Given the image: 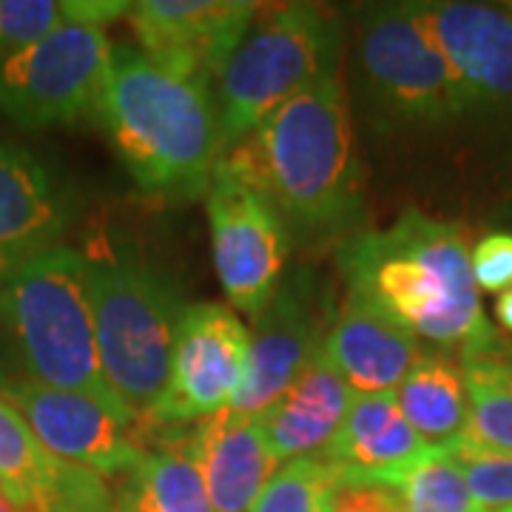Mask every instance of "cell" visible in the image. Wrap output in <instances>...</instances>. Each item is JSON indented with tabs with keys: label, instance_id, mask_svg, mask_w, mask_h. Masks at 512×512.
<instances>
[{
	"label": "cell",
	"instance_id": "obj_21",
	"mask_svg": "<svg viewBox=\"0 0 512 512\" xmlns=\"http://www.w3.org/2000/svg\"><path fill=\"white\" fill-rule=\"evenodd\" d=\"M467 387V430L461 441L487 453H512V342L484 333L461 345Z\"/></svg>",
	"mask_w": 512,
	"mask_h": 512
},
{
	"label": "cell",
	"instance_id": "obj_34",
	"mask_svg": "<svg viewBox=\"0 0 512 512\" xmlns=\"http://www.w3.org/2000/svg\"><path fill=\"white\" fill-rule=\"evenodd\" d=\"M501 512H512V507H507V510H501Z\"/></svg>",
	"mask_w": 512,
	"mask_h": 512
},
{
	"label": "cell",
	"instance_id": "obj_25",
	"mask_svg": "<svg viewBox=\"0 0 512 512\" xmlns=\"http://www.w3.org/2000/svg\"><path fill=\"white\" fill-rule=\"evenodd\" d=\"M402 512H481L464 470L447 447H433L390 484Z\"/></svg>",
	"mask_w": 512,
	"mask_h": 512
},
{
	"label": "cell",
	"instance_id": "obj_1",
	"mask_svg": "<svg viewBox=\"0 0 512 512\" xmlns=\"http://www.w3.org/2000/svg\"><path fill=\"white\" fill-rule=\"evenodd\" d=\"M94 120L146 197L171 205L208 197L222 160L220 109L208 83L114 46Z\"/></svg>",
	"mask_w": 512,
	"mask_h": 512
},
{
	"label": "cell",
	"instance_id": "obj_3",
	"mask_svg": "<svg viewBox=\"0 0 512 512\" xmlns=\"http://www.w3.org/2000/svg\"><path fill=\"white\" fill-rule=\"evenodd\" d=\"M348 293L393 316L413 336L436 345H467L490 333L481 308L467 234L407 208L382 231H362L336 251Z\"/></svg>",
	"mask_w": 512,
	"mask_h": 512
},
{
	"label": "cell",
	"instance_id": "obj_12",
	"mask_svg": "<svg viewBox=\"0 0 512 512\" xmlns=\"http://www.w3.org/2000/svg\"><path fill=\"white\" fill-rule=\"evenodd\" d=\"M245 0H143L128 20L143 55L163 69L200 83H214L256 18Z\"/></svg>",
	"mask_w": 512,
	"mask_h": 512
},
{
	"label": "cell",
	"instance_id": "obj_2",
	"mask_svg": "<svg viewBox=\"0 0 512 512\" xmlns=\"http://www.w3.org/2000/svg\"><path fill=\"white\" fill-rule=\"evenodd\" d=\"M222 160L259 185L299 234H342L362 222L353 111L336 74L279 106Z\"/></svg>",
	"mask_w": 512,
	"mask_h": 512
},
{
	"label": "cell",
	"instance_id": "obj_20",
	"mask_svg": "<svg viewBox=\"0 0 512 512\" xmlns=\"http://www.w3.org/2000/svg\"><path fill=\"white\" fill-rule=\"evenodd\" d=\"M353 399V387L339 376L325 353H319L308 370L259 416L279 464L319 456L348 419Z\"/></svg>",
	"mask_w": 512,
	"mask_h": 512
},
{
	"label": "cell",
	"instance_id": "obj_4",
	"mask_svg": "<svg viewBox=\"0 0 512 512\" xmlns=\"http://www.w3.org/2000/svg\"><path fill=\"white\" fill-rule=\"evenodd\" d=\"M0 322L29 382L80 393L126 424H137L103 373L80 251L55 245L23 262L0 291Z\"/></svg>",
	"mask_w": 512,
	"mask_h": 512
},
{
	"label": "cell",
	"instance_id": "obj_6",
	"mask_svg": "<svg viewBox=\"0 0 512 512\" xmlns=\"http://www.w3.org/2000/svg\"><path fill=\"white\" fill-rule=\"evenodd\" d=\"M339 23L308 3L256 15L248 35L217 74L222 154L248 140L291 97L336 74Z\"/></svg>",
	"mask_w": 512,
	"mask_h": 512
},
{
	"label": "cell",
	"instance_id": "obj_19",
	"mask_svg": "<svg viewBox=\"0 0 512 512\" xmlns=\"http://www.w3.org/2000/svg\"><path fill=\"white\" fill-rule=\"evenodd\" d=\"M74 220V197L29 148L0 140V245L40 254Z\"/></svg>",
	"mask_w": 512,
	"mask_h": 512
},
{
	"label": "cell",
	"instance_id": "obj_22",
	"mask_svg": "<svg viewBox=\"0 0 512 512\" xmlns=\"http://www.w3.org/2000/svg\"><path fill=\"white\" fill-rule=\"evenodd\" d=\"M404 419L430 447H450L467 430V387L456 359L421 353L396 387Z\"/></svg>",
	"mask_w": 512,
	"mask_h": 512
},
{
	"label": "cell",
	"instance_id": "obj_23",
	"mask_svg": "<svg viewBox=\"0 0 512 512\" xmlns=\"http://www.w3.org/2000/svg\"><path fill=\"white\" fill-rule=\"evenodd\" d=\"M111 512H214V504L194 458L168 433L160 450H148L128 473Z\"/></svg>",
	"mask_w": 512,
	"mask_h": 512
},
{
	"label": "cell",
	"instance_id": "obj_35",
	"mask_svg": "<svg viewBox=\"0 0 512 512\" xmlns=\"http://www.w3.org/2000/svg\"><path fill=\"white\" fill-rule=\"evenodd\" d=\"M507 9H510V12H512V3H507Z\"/></svg>",
	"mask_w": 512,
	"mask_h": 512
},
{
	"label": "cell",
	"instance_id": "obj_31",
	"mask_svg": "<svg viewBox=\"0 0 512 512\" xmlns=\"http://www.w3.org/2000/svg\"><path fill=\"white\" fill-rule=\"evenodd\" d=\"M32 251H20V248H6V245H0V291H3V285L12 279V276L18 274V268L23 262H29L32 259Z\"/></svg>",
	"mask_w": 512,
	"mask_h": 512
},
{
	"label": "cell",
	"instance_id": "obj_16",
	"mask_svg": "<svg viewBox=\"0 0 512 512\" xmlns=\"http://www.w3.org/2000/svg\"><path fill=\"white\" fill-rule=\"evenodd\" d=\"M174 439L194 458L214 512H251L279 458L259 419L222 410L211 419L174 427Z\"/></svg>",
	"mask_w": 512,
	"mask_h": 512
},
{
	"label": "cell",
	"instance_id": "obj_15",
	"mask_svg": "<svg viewBox=\"0 0 512 512\" xmlns=\"http://www.w3.org/2000/svg\"><path fill=\"white\" fill-rule=\"evenodd\" d=\"M0 493L23 512H111L103 476L49 453L0 393Z\"/></svg>",
	"mask_w": 512,
	"mask_h": 512
},
{
	"label": "cell",
	"instance_id": "obj_11",
	"mask_svg": "<svg viewBox=\"0 0 512 512\" xmlns=\"http://www.w3.org/2000/svg\"><path fill=\"white\" fill-rule=\"evenodd\" d=\"M330 322L325 293L311 271L299 268L285 276L248 330L245 379L225 410L259 419L322 353Z\"/></svg>",
	"mask_w": 512,
	"mask_h": 512
},
{
	"label": "cell",
	"instance_id": "obj_5",
	"mask_svg": "<svg viewBox=\"0 0 512 512\" xmlns=\"http://www.w3.org/2000/svg\"><path fill=\"white\" fill-rule=\"evenodd\" d=\"M83 256L106 382L143 419L168 387L174 336L185 308L177 288L126 245L100 242Z\"/></svg>",
	"mask_w": 512,
	"mask_h": 512
},
{
	"label": "cell",
	"instance_id": "obj_13",
	"mask_svg": "<svg viewBox=\"0 0 512 512\" xmlns=\"http://www.w3.org/2000/svg\"><path fill=\"white\" fill-rule=\"evenodd\" d=\"M424 20L453 66L464 111L512 123V12L490 3H421Z\"/></svg>",
	"mask_w": 512,
	"mask_h": 512
},
{
	"label": "cell",
	"instance_id": "obj_18",
	"mask_svg": "<svg viewBox=\"0 0 512 512\" xmlns=\"http://www.w3.org/2000/svg\"><path fill=\"white\" fill-rule=\"evenodd\" d=\"M322 353L353 393H396L421 356L419 336L353 293L333 316Z\"/></svg>",
	"mask_w": 512,
	"mask_h": 512
},
{
	"label": "cell",
	"instance_id": "obj_9",
	"mask_svg": "<svg viewBox=\"0 0 512 512\" xmlns=\"http://www.w3.org/2000/svg\"><path fill=\"white\" fill-rule=\"evenodd\" d=\"M214 268L237 311L259 316L274 299L291 254V228L271 197L220 160L205 197Z\"/></svg>",
	"mask_w": 512,
	"mask_h": 512
},
{
	"label": "cell",
	"instance_id": "obj_26",
	"mask_svg": "<svg viewBox=\"0 0 512 512\" xmlns=\"http://www.w3.org/2000/svg\"><path fill=\"white\" fill-rule=\"evenodd\" d=\"M336 484L319 456L293 458L265 484L251 512H333Z\"/></svg>",
	"mask_w": 512,
	"mask_h": 512
},
{
	"label": "cell",
	"instance_id": "obj_29",
	"mask_svg": "<svg viewBox=\"0 0 512 512\" xmlns=\"http://www.w3.org/2000/svg\"><path fill=\"white\" fill-rule=\"evenodd\" d=\"M333 512H402V501L390 484L342 481L336 484Z\"/></svg>",
	"mask_w": 512,
	"mask_h": 512
},
{
	"label": "cell",
	"instance_id": "obj_24",
	"mask_svg": "<svg viewBox=\"0 0 512 512\" xmlns=\"http://www.w3.org/2000/svg\"><path fill=\"white\" fill-rule=\"evenodd\" d=\"M123 0H0V63L63 26H97L128 15Z\"/></svg>",
	"mask_w": 512,
	"mask_h": 512
},
{
	"label": "cell",
	"instance_id": "obj_33",
	"mask_svg": "<svg viewBox=\"0 0 512 512\" xmlns=\"http://www.w3.org/2000/svg\"><path fill=\"white\" fill-rule=\"evenodd\" d=\"M0 512H23V510H20L15 501H9L6 495L0 493Z\"/></svg>",
	"mask_w": 512,
	"mask_h": 512
},
{
	"label": "cell",
	"instance_id": "obj_27",
	"mask_svg": "<svg viewBox=\"0 0 512 512\" xmlns=\"http://www.w3.org/2000/svg\"><path fill=\"white\" fill-rule=\"evenodd\" d=\"M464 470L467 487L481 512L512 507V453H487L458 439L447 447Z\"/></svg>",
	"mask_w": 512,
	"mask_h": 512
},
{
	"label": "cell",
	"instance_id": "obj_8",
	"mask_svg": "<svg viewBox=\"0 0 512 512\" xmlns=\"http://www.w3.org/2000/svg\"><path fill=\"white\" fill-rule=\"evenodd\" d=\"M114 46L97 26H63L0 63V114L23 131L94 117Z\"/></svg>",
	"mask_w": 512,
	"mask_h": 512
},
{
	"label": "cell",
	"instance_id": "obj_32",
	"mask_svg": "<svg viewBox=\"0 0 512 512\" xmlns=\"http://www.w3.org/2000/svg\"><path fill=\"white\" fill-rule=\"evenodd\" d=\"M495 319H498V325L507 330V333H512V288L498 296V302H495Z\"/></svg>",
	"mask_w": 512,
	"mask_h": 512
},
{
	"label": "cell",
	"instance_id": "obj_14",
	"mask_svg": "<svg viewBox=\"0 0 512 512\" xmlns=\"http://www.w3.org/2000/svg\"><path fill=\"white\" fill-rule=\"evenodd\" d=\"M3 396L23 413L40 444L69 464L97 476H128L146 458L148 450L134 436V424L80 393L20 379Z\"/></svg>",
	"mask_w": 512,
	"mask_h": 512
},
{
	"label": "cell",
	"instance_id": "obj_17",
	"mask_svg": "<svg viewBox=\"0 0 512 512\" xmlns=\"http://www.w3.org/2000/svg\"><path fill=\"white\" fill-rule=\"evenodd\" d=\"M433 447L404 419L396 393H356L350 413L319 458L336 481L393 484Z\"/></svg>",
	"mask_w": 512,
	"mask_h": 512
},
{
	"label": "cell",
	"instance_id": "obj_10",
	"mask_svg": "<svg viewBox=\"0 0 512 512\" xmlns=\"http://www.w3.org/2000/svg\"><path fill=\"white\" fill-rule=\"evenodd\" d=\"M248 330L237 313L217 302L188 305L180 316L171 379L146 427H188L231 407L245 379Z\"/></svg>",
	"mask_w": 512,
	"mask_h": 512
},
{
	"label": "cell",
	"instance_id": "obj_28",
	"mask_svg": "<svg viewBox=\"0 0 512 512\" xmlns=\"http://www.w3.org/2000/svg\"><path fill=\"white\" fill-rule=\"evenodd\" d=\"M470 271L476 288L504 293L512 288V234L493 231L470 248Z\"/></svg>",
	"mask_w": 512,
	"mask_h": 512
},
{
	"label": "cell",
	"instance_id": "obj_30",
	"mask_svg": "<svg viewBox=\"0 0 512 512\" xmlns=\"http://www.w3.org/2000/svg\"><path fill=\"white\" fill-rule=\"evenodd\" d=\"M15 365H18L15 350H12V342L3 330V322H0V393H9L20 382L15 376Z\"/></svg>",
	"mask_w": 512,
	"mask_h": 512
},
{
	"label": "cell",
	"instance_id": "obj_7",
	"mask_svg": "<svg viewBox=\"0 0 512 512\" xmlns=\"http://www.w3.org/2000/svg\"><path fill=\"white\" fill-rule=\"evenodd\" d=\"M356 74L376 128H433L464 117L453 66L430 32L421 3L376 9L362 26Z\"/></svg>",
	"mask_w": 512,
	"mask_h": 512
}]
</instances>
